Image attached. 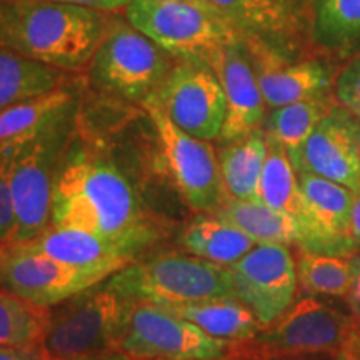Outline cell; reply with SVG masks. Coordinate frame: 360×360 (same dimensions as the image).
I'll return each mask as SVG.
<instances>
[{
	"label": "cell",
	"instance_id": "1",
	"mask_svg": "<svg viewBox=\"0 0 360 360\" xmlns=\"http://www.w3.org/2000/svg\"><path fill=\"white\" fill-rule=\"evenodd\" d=\"M52 225L84 229L135 257L157 229L115 165L87 154L60 164L53 182Z\"/></svg>",
	"mask_w": 360,
	"mask_h": 360
},
{
	"label": "cell",
	"instance_id": "2",
	"mask_svg": "<svg viewBox=\"0 0 360 360\" xmlns=\"http://www.w3.org/2000/svg\"><path fill=\"white\" fill-rule=\"evenodd\" d=\"M109 17L45 0H0V49L60 70L90 64Z\"/></svg>",
	"mask_w": 360,
	"mask_h": 360
},
{
	"label": "cell",
	"instance_id": "3",
	"mask_svg": "<svg viewBox=\"0 0 360 360\" xmlns=\"http://www.w3.org/2000/svg\"><path fill=\"white\" fill-rule=\"evenodd\" d=\"M355 326L357 322L350 310L332 302L330 297L302 295L254 337L232 342L224 360L334 357Z\"/></svg>",
	"mask_w": 360,
	"mask_h": 360
},
{
	"label": "cell",
	"instance_id": "4",
	"mask_svg": "<svg viewBox=\"0 0 360 360\" xmlns=\"http://www.w3.org/2000/svg\"><path fill=\"white\" fill-rule=\"evenodd\" d=\"M134 302L94 287L56 305L49 314L42 349L58 360H98L119 352Z\"/></svg>",
	"mask_w": 360,
	"mask_h": 360
},
{
	"label": "cell",
	"instance_id": "5",
	"mask_svg": "<svg viewBox=\"0 0 360 360\" xmlns=\"http://www.w3.org/2000/svg\"><path fill=\"white\" fill-rule=\"evenodd\" d=\"M125 19L177 60L212 64L220 51L244 40L210 0H132Z\"/></svg>",
	"mask_w": 360,
	"mask_h": 360
},
{
	"label": "cell",
	"instance_id": "6",
	"mask_svg": "<svg viewBox=\"0 0 360 360\" xmlns=\"http://www.w3.org/2000/svg\"><path fill=\"white\" fill-rule=\"evenodd\" d=\"M103 285L132 302L186 304L236 297L227 265L177 252L130 262Z\"/></svg>",
	"mask_w": 360,
	"mask_h": 360
},
{
	"label": "cell",
	"instance_id": "7",
	"mask_svg": "<svg viewBox=\"0 0 360 360\" xmlns=\"http://www.w3.org/2000/svg\"><path fill=\"white\" fill-rule=\"evenodd\" d=\"M177 58L135 29L127 19L109 17L90 75L98 89L129 102L146 103L159 92Z\"/></svg>",
	"mask_w": 360,
	"mask_h": 360
},
{
	"label": "cell",
	"instance_id": "8",
	"mask_svg": "<svg viewBox=\"0 0 360 360\" xmlns=\"http://www.w3.org/2000/svg\"><path fill=\"white\" fill-rule=\"evenodd\" d=\"M242 35L250 56L299 60L314 47L315 0H210Z\"/></svg>",
	"mask_w": 360,
	"mask_h": 360
},
{
	"label": "cell",
	"instance_id": "9",
	"mask_svg": "<svg viewBox=\"0 0 360 360\" xmlns=\"http://www.w3.org/2000/svg\"><path fill=\"white\" fill-rule=\"evenodd\" d=\"M72 115L45 130L32 142L11 152V177L15 229L11 245L34 240L52 224V195L62 148ZM8 245V247H11Z\"/></svg>",
	"mask_w": 360,
	"mask_h": 360
},
{
	"label": "cell",
	"instance_id": "10",
	"mask_svg": "<svg viewBox=\"0 0 360 360\" xmlns=\"http://www.w3.org/2000/svg\"><path fill=\"white\" fill-rule=\"evenodd\" d=\"M231 345L160 305L134 302L119 352L130 360H219Z\"/></svg>",
	"mask_w": 360,
	"mask_h": 360
},
{
	"label": "cell",
	"instance_id": "11",
	"mask_svg": "<svg viewBox=\"0 0 360 360\" xmlns=\"http://www.w3.org/2000/svg\"><path fill=\"white\" fill-rule=\"evenodd\" d=\"M146 109L159 135L162 154L180 195L199 214H215L227 199L219 155L209 141L192 137L148 101Z\"/></svg>",
	"mask_w": 360,
	"mask_h": 360
},
{
	"label": "cell",
	"instance_id": "12",
	"mask_svg": "<svg viewBox=\"0 0 360 360\" xmlns=\"http://www.w3.org/2000/svg\"><path fill=\"white\" fill-rule=\"evenodd\" d=\"M150 101L192 137L210 142L222 134L225 94L217 72L207 62L177 60Z\"/></svg>",
	"mask_w": 360,
	"mask_h": 360
},
{
	"label": "cell",
	"instance_id": "13",
	"mask_svg": "<svg viewBox=\"0 0 360 360\" xmlns=\"http://www.w3.org/2000/svg\"><path fill=\"white\" fill-rule=\"evenodd\" d=\"M227 267L236 299L252 310L262 327L281 317L295 302L299 277L289 245L257 244Z\"/></svg>",
	"mask_w": 360,
	"mask_h": 360
},
{
	"label": "cell",
	"instance_id": "14",
	"mask_svg": "<svg viewBox=\"0 0 360 360\" xmlns=\"http://www.w3.org/2000/svg\"><path fill=\"white\" fill-rule=\"evenodd\" d=\"M0 274L13 295L42 309L56 307L114 276L109 269L75 267L17 247H6Z\"/></svg>",
	"mask_w": 360,
	"mask_h": 360
},
{
	"label": "cell",
	"instance_id": "15",
	"mask_svg": "<svg viewBox=\"0 0 360 360\" xmlns=\"http://www.w3.org/2000/svg\"><path fill=\"white\" fill-rule=\"evenodd\" d=\"M297 177L304 202L302 242L297 247L321 254H359L350 236V210L355 192L310 172H297Z\"/></svg>",
	"mask_w": 360,
	"mask_h": 360
},
{
	"label": "cell",
	"instance_id": "16",
	"mask_svg": "<svg viewBox=\"0 0 360 360\" xmlns=\"http://www.w3.org/2000/svg\"><path fill=\"white\" fill-rule=\"evenodd\" d=\"M357 117L334 103L312 130L295 159L297 172H310L360 192V155L355 139Z\"/></svg>",
	"mask_w": 360,
	"mask_h": 360
},
{
	"label": "cell",
	"instance_id": "17",
	"mask_svg": "<svg viewBox=\"0 0 360 360\" xmlns=\"http://www.w3.org/2000/svg\"><path fill=\"white\" fill-rule=\"evenodd\" d=\"M210 65L217 72L227 105L220 141L233 142L262 129L267 105L244 40L220 51Z\"/></svg>",
	"mask_w": 360,
	"mask_h": 360
},
{
	"label": "cell",
	"instance_id": "18",
	"mask_svg": "<svg viewBox=\"0 0 360 360\" xmlns=\"http://www.w3.org/2000/svg\"><path fill=\"white\" fill-rule=\"evenodd\" d=\"M250 57L269 109L332 94L339 74L335 65L326 58L304 57L283 62L267 57Z\"/></svg>",
	"mask_w": 360,
	"mask_h": 360
},
{
	"label": "cell",
	"instance_id": "19",
	"mask_svg": "<svg viewBox=\"0 0 360 360\" xmlns=\"http://www.w3.org/2000/svg\"><path fill=\"white\" fill-rule=\"evenodd\" d=\"M11 247L45 255L75 267L109 269L114 274L134 262L132 255L125 254L119 247L97 237L96 233L77 227H67V225L51 224L47 231H44L34 240Z\"/></svg>",
	"mask_w": 360,
	"mask_h": 360
},
{
	"label": "cell",
	"instance_id": "20",
	"mask_svg": "<svg viewBox=\"0 0 360 360\" xmlns=\"http://www.w3.org/2000/svg\"><path fill=\"white\" fill-rule=\"evenodd\" d=\"M74 114V94L64 87L0 112V155L8 154Z\"/></svg>",
	"mask_w": 360,
	"mask_h": 360
},
{
	"label": "cell",
	"instance_id": "21",
	"mask_svg": "<svg viewBox=\"0 0 360 360\" xmlns=\"http://www.w3.org/2000/svg\"><path fill=\"white\" fill-rule=\"evenodd\" d=\"M157 305L167 309L169 312L179 315V317L187 319L199 326L202 330H205L207 334L229 342L247 340L262 328V323L252 314V310L236 297Z\"/></svg>",
	"mask_w": 360,
	"mask_h": 360
},
{
	"label": "cell",
	"instance_id": "22",
	"mask_svg": "<svg viewBox=\"0 0 360 360\" xmlns=\"http://www.w3.org/2000/svg\"><path fill=\"white\" fill-rule=\"evenodd\" d=\"M267 152L269 142L264 127L225 143L217 155L224 187L229 197L240 200H260V175Z\"/></svg>",
	"mask_w": 360,
	"mask_h": 360
},
{
	"label": "cell",
	"instance_id": "23",
	"mask_svg": "<svg viewBox=\"0 0 360 360\" xmlns=\"http://www.w3.org/2000/svg\"><path fill=\"white\" fill-rule=\"evenodd\" d=\"M180 244L188 254L220 265H232L240 260L255 242L215 214H200L182 231Z\"/></svg>",
	"mask_w": 360,
	"mask_h": 360
},
{
	"label": "cell",
	"instance_id": "24",
	"mask_svg": "<svg viewBox=\"0 0 360 360\" xmlns=\"http://www.w3.org/2000/svg\"><path fill=\"white\" fill-rule=\"evenodd\" d=\"M314 47L340 60L360 56V0H315Z\"/></svg>",
	"mask_w": 360,
	"mask_h": 360
},
{
	"label": "cell",
	"instance_id": "25",
	"mask_svg": "<svg viewBox=\"0 0 360 360\" xmlns=\"http://www.w3.org/2000/svg\"><path fill=\"white\" fill-rule=\"evenodd\" d=\"M247 233L255 244L299 245L302 229L290 215L277 212L260 200H240L229 197L215 212Z\"/></svg>",
	"mask_w": 360,
	"mask_h": 360
},
{
	"label": "cell",
	"instance_id": "26",
	"mask_svg": "<svg viewBox=\"0 0 360 360\" xmlns=\"http://www.w3.org/2000/svg\"><path fill=\"white\" fill-rule=\"evenodd\" d=\"M60 69L0 49V112L62 87Z\"/></svg>",
	"mask_w": 360,
	"mask_h": 360
},
{
	"label": "cell",
	"instance_id": "27",
	"mask_svg": "<svg viewBox=\"0 0 360 360\" xmlns=\"http://www.w3.org/2000/svg\"><path fill=\"white\" fill-rule=\"evenodd\" d=\"M334 94H327L270 109L264 122L265 135L274 142L281 143L290 160H294L309 135L317 127L322 117L334 107Z\"/></svg>",
	"mask_w": 360,
	"mask_h": 360
},
{
	"label": "cell",
	"instance_id": "28",
	"mask_svg": "<svg viewBox=\"0 0 360 360\" xmlns=\"http://www.w3.org/2000/svg\"><path fill=\"white\" fill-rule=\"evenodd\" d=\"M297 277L304 295L347 297L354 276V255L321 254L299 249L297 252Z\"/></svg>",
	"mask_w": 360,
	"mask_h": 360
},
{
	"label": "cell",
	"instance_id": "29",
	"mask_svg": "<svg viewBox=\"0 0 360 360\" xmlns=\"http://www.w3.org/2000/svg\"><path fill=\"white\" fill-rule=\"evenodd\" d=\"M269 152L260 175V202L277 212L294 217L302 225L304 202L299 188V177L289 154L281 143L267 137Z\"/></svg>",
	"mask_w": 360,
	"mask_h": 360
},
{
	"label": "cell",
	"instance_id": "30",
	"mask_svg": "<svg viewBox=\"0 0 360 360\" xmlns=\"http://www.w3.org/2000/svg\"><path fill=\"white\" fill-rule=\"evenodd\" d=\"M51 309L0 289V345H35L44 339Z\"/></svg>",
	"mask_w": 360,
	"mask_h": 360
},
{
	"label": "cell",
	"instance_id": "31",
	"mask_svg": "<svg viewBox=\"0 0 360 360\" xmlns=\"http://www.w3.org/2000/svg\"><path fill=\"white\" fill-rule=\"evenodd\" d=\"M335 102L360 119V56L350 58L334 82Z\"/></svg>",
	"mask_w": 360,
	"mask_h": 360
},
{
	"label": "cell",
	"instance_id": "32",
	"mask_svg": "<svg viewBox=\"0 0 360 360\" xmlns=\"http://www.w3.org/2000/svg\"><path fill=\"white\" fill-rule=\"evenodd\" d=\"M8 169H11V152L0 155V244L4 247L12 244L13 229H15Z\"/></svg>",
	"mask_w": 360,
	"mask_h": 360
},
{
	"label": "cell",
	"instance_id": "33",
	"mask_svg": "<svg viewBox=\"0 0 360 360\" xmlns=\"http://www.w3.org/2000/svg\"><path fill=\"white\" fill-rule=\"evenodd\" d=\"M45 2L87 7V8H94V11H101V12H115V11H120V8L127 7L132 0H45Z\"/></svg>",
	"mask_w": 360,
	"mask_h": 360
},
{
	"label": "cell",
	"instance_id": "34",
	"mask_svg": "<svg viewBox=\"0 0 360 360\" xmlns=\"http://www.w3.org/2000/svg\"><path fill=\"white\" fill-rule=\"evenodd\" d=\"M345 304H347V309L352 314L357 326H360V252L354 255L352 285H350L349 294L345 297Z\"/></svg>",
	"mask_w": 360,
	"mask_h": 360
},
{
	"label": "cell",
	"instance_id": "35",
	"mask_svg": "<svg viewBox=\"0 0 360 360\" xmlns=\"http://www.w3.org/2000/svg\"><path fill=\"white\" fill-rule=\"evenodd\" d=\"M42 359V347L35 345H0V360H40Z\"/></svg>",
	"mask_w": 360,
	"mask_h": 360
},
{
	"label": "cell",
	"instance_id": "36",
	"mask_svg": "<svg viewBox=\"0 0 360 360\" xmlns=\"http://www.w3.org/2000/svg\"><path fill=\"white\" fill-rule=\"evenodd\" d=\"M334 360H360V327L355 326L334 355Z\"/></svg>",
	"mask_w": 360,
	"mask_h": 360
},
{
	"label": "cell",
	"instance_id": "37",
	"mask_svg": "<svg viewBox=\"0 0 360 360\" xmlns=\"http://www.w3.org/2000/svg\"><path fill=\"white\" fill-rule=\"evenodd\" d=\"M350 236L360 250V192L355 193L352 210H350Z\"/></svg>",
	"mask_w": 360,
	"mask_h": 360
},
{
	"label": "cell",
	"instance_id": "38",
	"mask_svg": "<svg viewBox=\"0 0 360 360\" xmlns=\"http://www.w3.org/2000/svg\"><path fill=\"white\" fill-rule=\"evenodd\" d=\"M260 360H334V357H328V355H309V357H274Z\"/></svg>",
	"mask_w": 360,
	"mask_h": 360
},
{
	"label": "cell",
	"instance_id": "39",
	"mask_svg": "<svg viewBox=\"0 0 360 360\" xmlns=\"http://www.w3.org/2000/svg\"><path fill=\"white\" fill-rule=\"evenodd\" d=\"M355 139H357V147H359V155H360V119H357V124H355Z\"/></svg>",
	"mask_w": 360,
	"mask_h": 360
},
{
	"label": "cell",
	"instance_id": "40",
	"mask_svg": "<svg viewBox=\"0 0 360 360\" xmlns=\"http://www.w3.org/2000/svg\"><path fill=\"white\" fill-rule=\"evenodd\" d=\"M4 252H6V249H4L2 252H0V260H2V255H4ZM2 274H0V287H2Z\"/></svg>",
	"mask_w": 360,
	"mask_h": 360
},
{
	"label": "cell",
	"instance_id": "41",
	"mask_svg": "<svg viewBox=\"0 0 360 360\" xmlns=\"http://www.w3.org/2000/svg\"><path fill=\"white\" fill-rule=\"evenodd\" d=\"M170 2H193V0H170Z\"/></svg>",
	"mask_w": 360,
	"mask_h": 360
},
{
	"label": "cell",
	"instance_id": "42",
	"mask_svg": "<svg viewBox=\"0 0 360 360\" xmlns=\"http://www.w3.org/2000/svg\"><path fill=\"white\" fill-rule=\"evenodd\" d=\"M152 360H170V359H152ZM219 360H224V359H219Z\"/></svg>",
	"mask_w": 360,
	"mask_h": 360
},
{
	"label": "cell",
	"instance_id": "43",
	"mask_svg": "<svg viewBox=\"0 0 360 360\" xmlns=\"http://www.w3.org/2000/svg\"><path fill=\"white\" fill-rule=\"evenodd\" d=\"M4 249H6V247H4V245H2V244H0V252H2V250H4Z\"/></svg>",
	"mask_w": 360,
	"mask_h": 360
},
{
	"label": "cell",
	"instance_id": "44",
	"mask_svg": "<svg viewBox=\"0 0 360 360\" xmlns=\"http://www.w3.org/2000/svg\"><path fill=\"white\" fill-rule=\"evenodd\" d=\"M359 327H360V326H359Z\"/></svg>",
	"mask_w": 360,
	"mask_h": 360
}]
</instances>
